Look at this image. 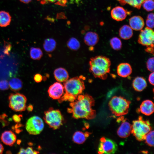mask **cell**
<instances>
[{"instance_id": "6da1fadb", "label": "cell", "mask_w": 154, "mask_h": 154, "mask_svg": "<svg viewBox=\"0 0 154 154\" xmlns=\"http://www.w3.org/2000/svg\"><path fill=\"white\" fill-rule=\"evenodd\" d=\"M94 104V100L91 96L87 94H80L75 101L70 103V108L67 109V112L76 119H92L96 116V111L92 108Z\"/></svg>"}, {"instance_id": "7a4b0ae2", "label": "cell", "mask_w": 154, "mask_h": 154, "mask_svg": "<svg viewBox=\"0 0 154 154\" xmlns=\"http://www.w3.org/2000/svg\"><path fill=\"white\" fill-rule=\"evenodd\" d=\"M85 78L82 76L71 78L63 84L64 94L58 100L59 103L68 101L70 102L75 101L78 96L81 94L85 89L84 80Z\"/></svg>"}, {"instance_id": "3957f363", "label": "cell", "mask_w": 154, "mask_h": 154, "mask_svg": "<svg viewBox=\"0 0 154 154\" xmlns=\"http://www.w3.org/2000/svg\"><path fill=\"white\" fill-rule=\"evenodd\" d=\"M89 71L96 78L105 80L110 71L111 62L105 56H98L90 58L89 62Z\"/></svg>"}, {"instance_id": "277c9868", "label": "cell", "mask_w": 154, "mask_h": 154, "mask_svg": "<svg viewBox=\"0 0 154 154\" xmlns=\"http://www.w3.org/2000/svg\"><path fill=\"white\" fill-rule=\"evenodd\" d=\"M151 129L149 121L144 120L140 116L137 120L133 121L131 133L137 140L142 141L145 140L146 134Z\"/></svg>"}, {"instance_id": "5b68a950", "label": "cell", "mask_w": 154, "mask_h": 154, "mask_svg": "<svg viewBox=\"0 0 154 154\" xmlns=\"http://www.w3.org/2000/svg\"><path fill=\"white\" fill-rule=\"evenodd\" d=\"M131 102L119 96H113L109 102L108 106L112 113L117 116L127 114Z\"/></svg>"}, {"instance_id": "8992f818", "label": "cell", "mask_w": 154, "mask_h": 154, "mask_svg": "<svg viewBox=\"0 0 154 154\" xmlns=\"http://www.w3.org/2000/svg\"><path fill=\"white\" fill-rule=\"evenodd\" d=\"M44 114V119L51 128L56 129L62 125L64 118L59 110L51 108L45 111Z\"/></svg>"}, {"instance_id": "52a82bcc", "label": "cell", "mask_w": 154, "mask_h": 154, "mask_svg": "<svg viewBox=\"0 0 154 154\" xmlns=\"http://www.w3.org/2000/svg\"><path fill=\"white\" fill-rule=\"evenodd\" d=\"M9 106L12 110L21 112L25 110L27 99L24 95L16 93L11 94L9 96Z\"/></svg>"}, {"instance_id": "ba28073f", "label": "cell", "mask_w": 154, "mask_h": 154, "mask_svg": "<svg viewBox=\"0 0 154 154\" xmlns=\"http://www.w3.org/2000/svg\"><path fill=\"white\" fill-rule=\"evenodd\" d=\"M44 127L42 119L37 116H34L29 118L26 122L25 128L29 134L33 135L39 134Z\"/></svg>"}, {"instance_id": "9c48e42d", "label": "cell", "mask_w": 154, "mask_h": 154, "mask_svg": "<svg viewBox=\"0 0 154 154\" xmlns=\"http://www.w3.org/2000/svg\"><path fill=\"white\" fill-rule=\"evenodd\" d=\"M117 146L113 141L104 137L100 140L98 148V153L102 154L114 153L117 150Z\"/></svg>"}, {"instance_id": "30bf717a", "label": "cell", "mask_w": 154, "mask_h": 154, "mask_svg": "<svg viewBox=\"0 0 154 154\" xmlns=\"http://www.w3.org/2000/svg\"><path fill=\"white\" fill-rule=\"evenodd\" d=\"M154 32L152 29L147 27L141 30L139 35L138 42L146 47L154 46Z\"/></svg>"}, {"instance_id": "8fae6325", "label": "cell", "mask_w": 154, "mask_h": 154, "mask_svg": "<svg viewBox=\"0 0 154 154\" xmlns=\"http://www.w3.org/2000/svg\"><path fill=\"white\" fill-rule=\"evenodd\" d=\"M64 88L63 85L60 82H57L50 85L48 90L50 97L54 100H58L63 95Z\"/></svg>"}, {"instance_id": "7c38bea8", "label": "cell", "mask_w": 154, "mask_h": 154, "mask_svg": "<svg viewBox=\"0 0 154 154\" xmlns=\"http://www.w3.org/2000/svg\"><path fill=\"white\" fill-rule=\"evenodd\" d=\"M122 120V122L118 128L117 133L120 137L125 138L129 136L131 132V125L126 119Z\"/></svg>"}, {"instance_id": "4fadbf2b", "label": "cell", "mask_w": 154, "mask_h": 154, "mask_svg": "<svg viewBox=\"0 0 154 154\" xmlns=\"http://www.w3.org/2000/svg\"><path fill=\"white\" fill-rule=\"evenodd\" d=\"M129 26L133 30H141L144 26V21L143 18L139 16H135L129 20Z\"/></svg>"}, {"instance_id": "5bb4252c", "label": "cell", "mask_w": 154, "mask_h": 154, "mask_svg": "<svg viewBox=\"0 0 154 154\" xmlns=\"http://www.w3.org/2000/svg\"><path fill=\"white\" fill-rule=\"evenodd\" d=\"M17 137L15 134L11 130L6 131L1 135V139L5 144L12 146L15 143Z\"/></svg>"}, {"instance_id": "9a60e30c", "label": "cell", "mask_w": 154, "mask_h": 154, "mask_svg": "<svg viewBox=\"0 0 154 154\" xmlns=\"http://www.w3.org/2000/svg\"><path fill=\"white\" fill-rule=\"evenodd\" d=\"M111 14L113 19L117 21H119L125 19L127 15V12L123 7L117 6L112 10Z\"/></svg>"}, {"instance_id": "2e32d148", "label": "cell", "mask_w": 154, "mask_h": 154, "mask_svg": "<svg viewBox=\"0 0 154 154\" xmlns=\"http://www.w3.org/2000/svg\"><path fill=\"white\" fill-rule=\"evenodd\" d=\"M132 68L129 64L127 63L120 64L117 68V73L120 76L126 78L129 76L132 73Z\"/></svg>"}, {"instance_id": "e0dca14e", "label": "cell", "mask_w": 154, "mask_h": 154, "mask_svg": "<svg viewBox=\"0 0 154 154\" xmlns=\"http://www.w3.org/2000/svg\"><path fill=\"white\" fill-rule=\"evenodd\" d=\"M154 104L149 100L143 101L140 106V111L143 114L146 116H149L154 112Z\"/></svg>"}, {"instance_id": "ac0fdd59", "label": "cell", "mask_w": 154, "mask_h": 154, "mask_svg": "<svg viewBox=\"0 0 154 154\" xmlns=\"http://www.w3.org/2000/svg\"><path fill=\"white\" fill-rule=\"evenodd\" d=\"M54 75L55 79L59 82H64L67 80L69 76L68 72L64 68H58L54 70Z\"/></svg>"}, {"instance_id": "d6986e66", "label": "cell", "mask_w": 154, "mask_h": 154, "mask_svg": "<svg viewBox=\"0 0 154 154\" xmlns=\"http://www.w3.org/2000/svg\"><path fill=\"white\" fill-rule=\"evenodd\" d=\"M84 39L85 43L87 45L89 46H93L98 43L99 37L96 33L88 31L85 34Z\"/></svg>"}, {"instance_id": "ffe728a7", "label": "cell", "mask_w": 154, "mask_h": 154, "mask_svg": "<svg viewBox=\"0 0 154 154\" xmlns=\"http://www.w3.org/2000/svg\"><path fill=\"white\" fill-rule=\"evenodd\" d=\"M132 86L135 90L141 92L146 87L147 83L145 79L143 77H137L133 81Z\"/></svg>"}, {"instance_id": "44dd1931", "label": "cell", "mask_w": 154, "mask_h": 154, "mask_svg": "<svg viewBox=\"0 0 154 154\" xmlns=\"http://www.w3.org/2000/svg\"><path fill=\"white\" fill-rule=\"evenodd\" d=\"M90 134V133L88 132H83L80 131H76L73 135L72 140L76 143L82 144L85 141Z\"/></svg>"}, {"instance_id": "7402d4cb", "label": "cell", "mask_w": 154, "mask_h": 154, "mask_svg": "<svg viewBox=\"0 0 154 154\" xmlns=\"http://www.w3.org/2000/svg\"><path fill=\"white\" fill-rule=\"evenodd\" d=\"M119 34L120 37L125 40L131 38L133 35V29L129 25H125L120 29Z\"/></svg>"}, {"instance_id": "603a6c76", "label": "cell", "mask_w": 154, "mask_h": 154, "mask_svg": "<svg viewBox=\"0 0 154 154\" xmlns=\"http://www.w3.org/2000/svg\"><path fill=\"white\" fill-rule=\"evenodd\" d=\"M11 20V16L8 12L3 11H0V27H5L9 26Z\"/></svg>"}, {"instance_id": "cb8c5ba5", "label": "cell", "mask_w": 154, "mask_h": 154, "mask_svg": "<svg viewBox=\"0 0 154 154\" xmlns=\"http://www.w3.org/2000/svg\"><path fill=\"white\" fill-rule=\"evenodd\" d=\"M56 45V42L54 39L52 38H49L46 39L44 40L43 47L46 52H50L54 50Z\"/></svg>"}, {"instance_id": "d4e9b609", "label": "cell", "mask_w": 154, "mask_h": 154, "mask_svg": "<svg viewBox=\"0 0 154 154\" xmlns=\"http://www.w3.org/2000/svg\"><path fill=\"white\" fill-rule=\"evenodd\" d=\"M9 87L12 91H17L21 90L23 86L21 80L17 78H13L11 79L9 83Z\"/></svg>"}, {"instance_id": "484cf974", "label": "cell", "mask_w": 154, "mask_h": 154, "mask_svg": "<svg viewBox=\"0 0 154 154\" xmlns=\"http://www.w3.org/2000/svg\"><path fill=\"white\" fill-rule=\"evenodd\" d=\"M67 46L70 49L76 51L80 48V44L79 41L76 38L71 37L67 41Z\"/></svg>"}, {"instance_id": "4316f807", "label": "cell", "mask_w": 154, "mask_h": 154, "mask_svg": "<svg viewBox=\"0 0 154 154\" xmlns=\"http://www.w3.org/2000/svg\"><path fill=\"white\" fill-rule=\"evenodd\" d=\"M30 54L32 59L34 60H39L42 57L43 52L39 48L32 47L30 49Z\"/></svg>"}, {"instance_id": "83f0119b", "label": "cell", "mask_w": 154, "mask_h": 154, "mask_svg": "<svg viewBox=\"0 0 154 154\" xmlns=\"http://www.w3.org/2000/svg\"><path fill=\"white\" fill-rule=\"evenodd\" d=\"M122 4H127L130 5L140 9L145 0H118Z\"/></svg>"}, {"instance_id": "f1b7e54d", "label": "cell", "mask_w": 154, "mask_h": 154, "mask_svg": "<svg viewBox=\"0 0 154 154\" xmlns=\"http://www.w3.org/2000/svg\"><path fill=\"white\" fill-rule=\"evenodd\" d=\"M110 44L112 48L114 50H119L122 47L121 42L119 38L117 37H114L110 40Z\"/></svg>"}, {"instance_id": "f546056e", "label": "cell", "mask_w": 154, "mask_h": 154, "mask_svg": "<svg viewBox=\"0 0 154 154\" xmlns=\"http://www.w3.org/2000/svg\"><path fill=\"white\" fill-rule=\"evenodd\" d=\"M153 0H145L142 5L143 8L148 11H153L154 7Z\"/></svg>"}, {"instance_id": "4dcf8cb0", "label": "cell", "mask_w": 154, "mask_h": 154, "mask_svg": "<svg viewBox=\"0 0 154 154\" xmlns=\"http://www.w3.org/2000/svg\"><path fill=\"white\" fill-rule=\"evenodd\" d=\"M154 131H151L146 135L145 142L150 147L154 146Z\"/></svg>"}, {"instance_id": "1f68e13d", "label": "cell", "mask_w": 154, "mask_h": 154, "mask_svg": "<svg viewBox=\"0 0 154 154\" xmlns=\"http://www.w3.org/2000/svg\"><path fill=\"white\" fill-rule=\"evenodd\" d=\"M147 69L151 72H153L154 70V58L151 57L149 58L147 60L146 63Z\"/></svg>"}, {"instance_id": "d6a6232c", "label": "cell", "mask_w": 154, "mask_h": 154, "mask_svg": "<svg viewBox=\"0 0 154 154\" xmlns=\"http://www.w3.org/2000/svg\"><path fill=\"white\" fill-rule=\"evenodd\" d=\"M42 1L44 3H55L61 5H65L66 2V0H42Z\"/></svg>"}, {"instance_id": "836d02e7", "label": "cell", "mask_w": 154, "mask_h": 154, "mask_svg": "<svg viewBox=\"0 0 154 154\" xmlns=\"http://www.w3.org/2000/svg\"><path fill=\"white\" fill-rule=\"evenodd\" d=\"M9 88V84L7 80H3L0 81V90H7Z\"/></svg>"}, {"instance_id": "e575fe53", "label": "cell", "mask_w": 154, "mask_h": 154, "mask_svg": "<svg viewBox=\"0 0 154 154\" xmlns=\"http://www.w3.org/2000/svg\"><path fill=\"white\" fill-rule=\"evenodd\" d=\"M154 19L147 18L146 21L147 27L152 29L154 27Z\"/></svg>"}, {"instance_id": "d590c367", "label": "cell", "mask_w": 154, "mask_h": 154, "mask_svg": "<svg viewBox=\"0 0 154 154\" xmlns=\"http://www.w3.org/2000/svg\"><path fill=\"white\" fill-rule=\"evenodd\" d=\"M26 154H36L39 153V151L34 150L32 147H28L25 149Z\"/></svg>"}, {"instance_id": "8d00e7d4", "label": "cell", "mask_w": 154, "mask_h": 154, "mask_svg": "<svg viewBox=\"0 0 154 154\" xmlns=\"http://www.w3.org/2000/svg\"><path fill=\"white\" fill-rule=\"evenodd\" d=\"M34 79L35 81L37 83L40 82L42 80V77L40 74H35L34 76Z\"/></svg>"}, {"instance_id": "74e56055", "label": "cell", "mask_w": 154, "mask_h": 154, "mask_svg": "<svg viewBox=\"0 0 154 154\" xmlns=\"http://www.w3.org/2000/svg\"><path fill=\"white\" fill-rule=\"evenodd\" d=\"M11 46L10 44L6 42L5 45V49L4 52L6 54L8 55L10 50Z\"/></svg>"}, {"instance_id": "f35d334b", "label": "cell", "mask_w": 154, "mask_h": 154, "mask_svg": "<svg viewBox=\"0 0 154 154\" xmlns=\"http://www.w3.org/2000/svg\"><path fill=\"white\" fill-rule=\"evenodd\" d=\"M21 117L22 116L20 115L15 114L13 116L12 118L15 122L18 123L21 121Z\"/></svg>"}, {"instance_id": "ab89813d", "label": "cell", "mask_w": 154, "mask_h": 154, "mask_svg": "<svg viewBox=\"0 0 154 154\" xmlns=\"http://www.w3.org/2000/svg\"><path fill=\"white\" fill-rule=\"evenodd\" d=\"M154 73L153 72L150 74L148 78V80L149 83L153 85H154Z\"/></svg>"}, {"instance_id": "60d3db41", "label": "cell", "mask_w": 154, "mask_h": 154, "mask_svg": "<svg viewBox=\"0 0 154 154\" xmlns=\"http://www.w3.org/2000/svg\"><path fill=\"white\" fill-rule=\"evenodd\" d=\"M145 51L151 54H153V46H149L146 47V48L145 49Z\"/></svg>"}, {"instance_id": "b9f144b4", "label": "cell", "mask_w": 154, "mask_h": 154, "mask_svg": "<svg viewBox=\"0 0 154 154\" xmlns=\"http://www.w3.org/2000/svg\"><path fill=\"white\" fill-rule=\"evenodd\" d=\"M27 110L29 112H31L33 111V106L31 105H29L26 108Z\"/></svg>"}, {"instance_id": "7bdbcfd3", "label": "cell", "mask_w": 154, "mask_h": 154, "mask_svg": "<svg viewBox=\"0 0 154 154\" xmlns=\"http://www.w3.org/2000/svg\"><path fill=\"white\" fill-rule=\"evenodd\" d=\"M18 154H26L25 149L23 148H21Z\"/></svg>"}, {"instance_id": "ee69618b", "label": "cell", "mask_w": 154, "mask_h": 154, "mask_svg": "<svg viewBox=\"0 0 154 154\" xmlns=\"http://www.w3.org/2000/svg\"><path fill=\"white\" fill-rule=\"evenodd\" d=\"M147 18L154 19L153 13H151L149 14L147 16Z\"/></svg>"}, {"instance_id": "f6af8a7d", "label": "cell", "mask_w": 154, "mask_h": 154, "mask_svg": "<svg viewBox=\"0 0 154 154\" xmlns=\"http://www.w3.org/2000/svg\"><path fill=\"white\" fill-rule=\"evenodd\" d=\"M4 151V147L2 144L0 142V154H2Z\"/></svg>"}, {"instance_id": "bcb514c9", "label": "cell", "mask_w": 154, "mask_h": 154, "mask_svg": "<svg viewBox=\"0 0 154 154\" xmlns=\"http://www.w3.org/2000/svg\"><path fill=\"white\" fill-rule=\"evenodd\" d=\"M22 2L25 3H28L30 2L32 0H19Z\"/></svg>"}]
</instances>
